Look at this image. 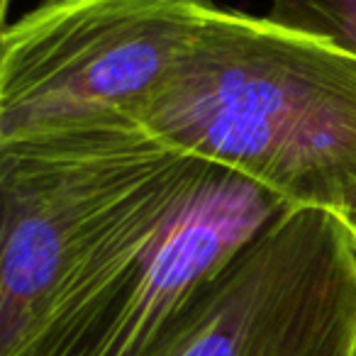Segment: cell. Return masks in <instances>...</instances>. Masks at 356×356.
I'll use <instances>...</instances> for the list:
<instances>
[{
    "instance_id": "obj_7",
    "label": "cell",
    "mask_w": 356,
    "mask_h": 356,
    "mask_svg": "<svg viewBox=\"0 0 356 356\" xmlns=\"http://www.w3.org/2000/svg\"><path fill=\"white\" fill-rule=\"evenodd\" d=\"M334 215L344 222V227L349 229L351 239H354V244H356V186L344 195V200L339 203Z\"/></svg>"
},
{
    "instance_id": "obj_4",
    "label": "cell",
    "mask_w": 356,
    "mask_h": 356,
    "mask_svg": "<svg viewBox=\"0 0 356 356\" xmlns=\"http://www.w3.org/2000/svg\"><path fill=\"white\" fill-rule=\"evenodd\" d=\"M356 244L330 210L286 208L144 356H349Z\"/></svg>"
},
{
    "instance_id": "obj_9",
    "label": "cell",
    "mask_w": 356,
    "mask_h": 356,
    "mask_svg": "<svg viewBox=\"0 0 356 356\" xmlns=\"http://www.w3.org/2000/svg\"><path fill=\"white\" fill-rule=\"evenodd\" d=\"M349 356H356V339H354V346H351V354Z\"/></svg>"
},
{
    "instance_id": "obj_8",
    "label": "cell",
    "mask_w": 356,
    "mask_h": 356,
    "mask_svg": "<svg viewBox=\"0 0 356 356\" xmlns=\"http://www.w3.org/2000/svg\"><path fill=\"white\" fill-rule=\"evenodd\" d=\"M8 6H10V0H3V15L8 13Z\"/></svg>"
},
{
    "instance_id": "obj_6",
    "label": "cell",
    "mask_w": 356,
    "mask_h": 356,
    "mask_svg": "<svg viewBox=\"0 0 356 356\" xmlns=\"http://www.w3.org/2000/svg\"><path fill=\"white\" fill-rule=\"evenodd\" d=\"M268 17L356 56V0H271Z\"/></svg>"
},
{
    "instance_id": "obj_1",
    "label": "cell",
    "mask_w": 356,
    "mask_h": 356,
    "mask_svg": "<svg viewBox=\"0 0 356 356\" xmlns=\"http://www.w3.org/2000/svg\"><path fill=\"white\" fill-rule=\"evenodd\" d=\"M142 129L288 208L337 213L356 186V56L268 15L215 8Z\"/></svg>"
},
{
    "instance_id": "obj_2",
    "label": "cell",
    "mask_w": 356,
    "mask_h": 356,
    "mask_svg": "<svg viewBox=\"0 0 356 356\" xmlns=\"http://www.w3.org/2000/svg\"><path fill=\"white\" fill-rule=\"evenodd\" d=\"M203 168L144 129L0 144V356L118 273Z\"/></svg>"
},
{
    "instance_id": "obj_3",
    "label": "cell",
    "mask_w": 356,
    "mask_h": 356,
    "mask_svg": "<svg viewBox=\"0 0 356 356\" xmlns=\"http://www.w3.org/2000/svg\"><path fill=\"white\" fill-rule=\"evenodd\" d=\"M215 0H42L0 35V144L142 129Z\"/></svg>"
},
{
    "instance_id": "obj_5",
    "label": "cell",
    "mask_w": 356,
    "mask_h": 356,
    "mask_svg": "<svg viewBox=\"0 0 356 356\" xmlns=\"http://www.w3.org/2000/svg\"><path fill=\"white\" fill-rule=\"evenodd\" d=\"M286 208L261 186L205 163L154 237L25 356H144Z\"/></svg>"
}]
</instances>
